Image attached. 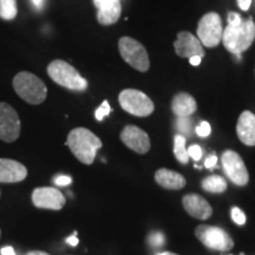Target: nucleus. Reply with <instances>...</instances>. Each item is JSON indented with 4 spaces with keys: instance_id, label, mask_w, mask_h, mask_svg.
I'll return each instance as SVG.
<instances>
[{
    "instance_id": "nucleus-1",
    "label": "nucleus",
    "mask_w": 255,
    "mask_h": 255,
    "mask_svg": "<svg viewBox=\"0 0 255 255\" xmlns=\"http://www.w3.org/2000/svg\"><path fill=\"white\" fill-rule=\"evenodd\" d=\"M255 39V24L253 19L242 20L241 15L235 12L228 14V26L223 30V45L233 55L240 56L248 50Z\"/></svg>"
},
{
    "instance_id": "nucleus-2",
    "label": "nucleus",
    "mask_w": 255,
    "mask_h": 255,
    "mask_svg": "<svg viewBox=\"0 0 255 255\" xmlns=\"http://www.w3.org/2000/svg\"><path fill=\"white\" fill-rule=\"evenodd\" d=\"M66 144L79 162L88 165L94 163L97 150L102 148L100 137L85 128H76L71 130Z\"/></svg>"
},
{
    "instance_id": "nucleus-3",
    "label": "nucleus",
    "mask_w": 255,
    "mask_h": 255,
    "mask_svg": "<svg viewBox=\"0 0 255 255\" xmlns=\"http://www.w3.org/2000/svg\"><path fill=\"white\" fill-rule=\"evenodd\" d=\"M13 89L19 97L28 104L39 105L46 100L45 83L34 73L27 71L17 73L13 78Z\"/></svg>"
},
{
    "instance_id": "nucleus-4",
    "label": "nucleus",
    "mask_w": 255,
    "mask_h": 255,
    "mask_svg": "<svg viewBox=\"0 0 255 255\" xmlns=\"http://www.w3.org/2000/svg\"><path fill=\"white\" fill-rule=\"evenodd\" d=\"M47 75L56 84L72 91L83 92L88 89V81L77 70L64 60H53L47 66Z\"/></svg>"
},
{
    "instance_id": "nucleus-5",
    "label": "nucleus",
    "mask_w": 255,
    "mask_h": 255,
    "mask_svg": "<svg viewBox=\"0 0 255 255\" xmlns=\"http://www.w3.org/2000/svg\"><path fill=\"white\" fill-rule=\"evenodd\" d=\"M119 50L124 62H127L137 71L146 72L150 68V60L145 47L133 38H121L119 40Z\"/></svg>"
},
{
    "instance_id": "nucleus-6",
    "label": "nucleus",
    "mask_w": 255,
    "mask_h": 255,
    "mask_svg": "<svg viewBox=\"0 0 255 255\" xmlns=\"http://www.w3.org/2000/svg\"><path fill=\"white\" fill-rule=\"evenodd\" d=\"M121 108L126 113L137 117L150 116L154 113L155 105L144 92L135 89H126L119 96Z\"/></svg>"
},
{
    "instance_id": "nucleus-7",
    "label": "nucleus",
    "mask_w": 255,
    "mask_h": 255,
    "mask_svg": "<svg viewBox=\"0 0 255 255\" xmlns=\"http://www.w3.org/2000/svg\"><path fill=\"white\" fill-rule=\"evenodd\" d=\"M195 235L201 244L210 250L228 252L234 247V241L225 229L215 226L200 225L195 229Z\"/></svg>"
},
{
    "instance_id": "nucleus-8",
    "label": "nucleus",
    "mask_w": 255,
    "mask_h": 255,
    "mask_svg": "<svg viewBox=\"0 0 255 255\" xmlns=\"http://www.w3.org/2000/svg\"><path fill=\"white\" fill-rule=\"evenodd\" d=\"M222 21L215 12H209L200 19L197 26V38L203 46L215 47L222 40Z\"/></svg>"
},
{
    "instance_id": "nucleus-9",
    "label": "nucleus",
    "mask_w": 255,
    "mask_h": 255,
    "mask_svg": "<svg viewBox=\"0 0 255 255\" xmlns=\"http://www.w3.org/2000/svg\"><path fill=\"white\" fill-rule=\"evenodd\" d=\"M223 171L233 183L239 187H245L250 181V174L244 159L237 151L226 150L221 156Z\"/></svg>"
},
{
    "instance_id": "nucleus-10",
    "label": "nucleus",
    "mask_w": 255,
    "mask_h": 255,
    "mask_svg": "<svg viewBox=\"0 0 255 255\" xmlns=\"http://www.w3.org/2000/svg\"><path fill=\"white\" fill-rule=\"evenodd\" d=\"M20 130L21 124L17 111L9 104L0 102V139L6 143L17 141Z\"/></svg>"
},
{
    "instance_id": "nucleus-11",
    "label": "nucleus",
    "mask_w": 255,
    "mask_h": 255,
    "mask_svg": "<svg viewBox=\"0 0 255 255\" xmlns=\"http://www.w3.org/2000/svg\"><path fill=\"white\" fill-rule=\"evenodd\" d=\"M65 202L66 199L62 191L52 187L36 188L32 193V203L39 209L60 210Z\"/></svg>"
},
{
    "instance_id": "nucleus-12",
    "label": "nucleus",
    "mask_w": 255,
    "mask_h": 255,
    "mask_svg": "<svg viewBox=\"0 0 255 255\" xmlns=\"http://www.w3.org/2000/svg\"><path fill=\"white\" fill-rule=\"evenodd\" d=\"M121 139L128 148L137 154H146L150 150V138L148 133L136 126H127L121 132Z\"/></svg>"
},
{
    "instance_id": "nucleus-13",
    "label": "nucleus",
    "mask_w": 255,
    "mask_h": 255,
    "mask_svg": "<svg viewBox=\"0 0 255 255\" xmlns=\"http://www.w3.org/2000/svg\"><path fill=\"white\" fill-rule=\"evenodd\" d=\"M175 52L181 58H191L194 56H199L203 58L206 55L203 45L201 44L199 38L193 33L187 31H182L177 34V39L174 43Z\"/></svg>"
},
{
    "instance_id": "nucleus-14",
    "label": "nucleus",
    "mask_w": 255,
    "mask_h": 255,
    "mask_svg": "<svg viewBox=\"0 0 255 255\" xmlns=\"http://www.w3.org/2000/svg\"><path fill=\"white\" fill-rule=\"evenodd\" d=\"M27 176V169L20 162L0 158V183H18Z\"/></svg>"
},
{
    "instance_id": "nucleus-15",
    "label": "nucleus",
    "mask_w": 255,
    "mask_h": 255,
    "mask_svg": "<svg viewBox=\"0 0 255 255\" xmlns=\"http://www.w3.org/2000/svg\"><path fill=\"white\" fill-rule=\"evenodd\" d=\"M94 4L98 8V23L113 25L119 21L122 14V5L120 0H94Z\"/></svg>"
},
{
    "instance_id": "nucleus-16",
    "label": "nucleus",
    "mask_w": 255,
    "mask_h": 255,
    "mask_svg": "<svg viewBox=\"0 0 255 255\" xmlns=\"http://www.w3.org/2000/svg\"><path fill=\"white\" fill-rule=\"evenodd\" d=\"M182 203L188 214L195 219L207 220L213 214V208L208 201L197 194H188L183 196Z\"/></svg>"
},
{
    "instance_id": "nucleus-17",
    "label": "nucleus",
    "mask_w": 255,
    "mask_h": 255,
    "mask_svg": "<svg viewBox=\"0 0 255 255\" xmlns=\"http://www.w3.org/2000/svg\"><path fill=\"white\" fill-rule=\"evenodd\" d=\"M239 139L248 146L255 145V115L251 111H244L237 124Z\"/></svg>"
},
{
    "instance_id": "nucleus-18",
    "label": "nucleus",
    "mask_w": 255,
    "mask_h": 255,
    "mask_svg": "<svg viewBox=\"0 0 255 255\" xmlns=\"http://www.w3.org/2000/svg\"><path fill=\"white\" fill-rule=\"evenodd\" d=\"M155 181L159 186L170 190L182 189L186 186V178L176 171L161 168L155 173Z\"/></svg>"
},
{
    "instance_id": "nucleus-19",
    "label": "nucleus",
    "mask_w": 255,
    "mask_h": 255,
    "mask_svg": "<svg viewBox=\"0 0 255 255\" xmlns=\"http://www.w3.org/2000/svg\"><path fill=\"white\" fill-rule=\"evenodd\" d=\"M197 109L195 98L187 92H180L173 98L171 110L177 117H189Z\"/></svg>"
},
{
    "instance_id": "nucleus-20",
    "label": "nucleus",
    "mask_w": 255,
    "mask_h": 255,
    "mask_svg": "<svg viewBox=\"0 0 255 255\" xmlns=\"http://www.w3.org/2000/svg\"><path fill=\"white\" fill-rule=\"evenodd\" d=\"M203 189L208 193H214V194H221L225 193L227 190V181L225 178L219 176V175H212V176L206 177L205 180L201 183Z\"/></svg>"
},
{
    "instance_id": "nucleus-21",
    "label": "nucleus",
    "mask_w": 255,
    "mask_h": 255,
    "mask_svg": "<svg viewBox=\"0 0 255 255\" xmlns=\"http://www.w3.org/2000/svg\"><path fill=\"white\" fill-rule=\"evenodd\" d=\"M186 137L183 135H175L174 137V154L176 156L180 163L187 164L189 162V155H188V150L186 149Z\"/></svg>"
},
{
    "instance_id": "nucleus-22",
    "label": "nucleus",
    "mask_w": 255,
    "mask_h": 255,
    "mask_svg": "<svg viewBox=\"0 0 255 255\" xmlns=\"http://www.w3.org/2000/svg\"><path fill=\"white\" fill-rule=\"evenodd\" d=\"M17 14V0H0V17L5 20H13Z\"/></svg>"
},
{
    "instance_id": "nucleus-23",
    "label": "nucleus",
    "mask_w": 255,
    "mask_h": 255,
    "mask_svg": "<svg viewBox=\"0 0 255 255\" xmlns=\"http://www.w3.org/2000/svg\"><path fill=\"white\" fill-rule=\"evenodd\" d=\"M176 127H177L178 131L187 133V135L188 133H190L191 122H190L189 117H177Z\"/></svg>"
},
{
    "instance_id": "nucleus-24",
    "label": "nucleus",
    "mask_w": 255,
    "mask_h": 255,
    "mask_svg": "<svg viewBox=\"0 0 255 255\" xmlns=\"http://www.w3.org/2000/svg\"><path fill=\"white\" fill-rule=\"evenodd\" d=\"M111 113V108H110V105H109V102L108 101H104L103 103H102V105L100 108H98L97 110H96V113H95V117H96V120L97 121H103V119L105 116H108V115H109Z\"/></svg>"
},
{
    "instance_id": "nucleus-25",
    "label": "nucleus",
    "mask_w": 255,
    "mask_h": 255,
    "mask_svg": "<svg viewBox=\"0 0 255 255\" xmlns=\"http://www.w3.org/2000/svg\"><path fill=\"white\" fill-rule=\"evenodd\" d=\"M232 219L233 221H234L237 225L239 226H242L246 223V215H245V213L242 212L240 208H238V207H234V208H232Z\"/></svg>"
},
{
    "instance_id": "nucleus-26",
    "label": "nucleus",
    "mask_w": 255,
    "mask_h": 255,
    "mask_svg": "<svg viewBox=\"0 0 255 255\" xmlns=\"http://www.w3.org/2000/svg\"><path fill=\"white\" fill-rule=\"evenodd\" d=\"M210 131H212V128H210V124L208 122H201L200 126L196 127V133L201 137L209 136Z\"/></svg>"
},
{
    "instance_id": "nucleus-27",
    "label": "nucleus",
    "mask_w": 255,
    "mask_h": 255,
    "mask_svg": "<svg viewBox=\"0 0 255 255\" xmlns=\"http://www.w3.org/2000/svg\"><path fill=\"white\" fill-rule=\"evenodd\" d=\"M188 155H189V157L195 159V161H199L201 156H202V149H201V146L197 144L191 145L190 148L188 149Z\"/></svg>"
},
{
    "instance_id": "nucleus-28",
    "label": "nucleus",
    "mask_w": 255,
    "mask_h": 255,
    "mask_svg": "<svg viewBox=\"0 0 255 255\" xmlns=\"http://www.w3.org/2000/svg\"><path fill=\"white\" fill-rule=\"evenodd\" d=\"M72 182L71 177L70 176H65V175H60V176H57L55 178V183L59 187H64V186H69L70 183Z\"/></svg>"
},
{
    "instance_id": "nucleus-29",
    "label": "nucleus",
    "mask_w": 255,
    "mask_h": 255,
    "mask_svg": "<svg viewBox=\"0 0 255 255\" xmlns=\"http://www.w3.org/2000/svg\"><path fill=\"white\" fill-rule=\"evenodd\" d=\"M150 242H151V245H154L155 247H159L161 245H163V242H164L163 235L159 234V233H155V234L150 238Z\"/></svg>"
},
{
    "instance_id": "nucleus-30",
    "label": "nucleus",
    "mask_w": 255,
    "mask_h": 255,
    "mask_svg": "<svg viewBox=\"0 0 255 255\" xmlns=\"http://www.w3.org/2000/svg\"><path fill=\"white\" fill-rule=\"evenodd\" d=\"M216 163H218V157L215 155H212L209 157H207L205 161V167L208 169H213L216 165Z\"/></svg>"
},
{
    "instance_id": "nucleus-31",
    "label": "nucleus",
    "mask_w": 255,
    "mask_h": 255,
    "mask_svg": "<svg viewBox=\"0 0 255 255\" xmlns=\"http://www.w3.org/2000/svg\"><path fill=\"white\" fill-rule=\"evenodd\" d=\"M238 4L241 7V9H244V11H247V9L250 8L251 4H252V0H238Z\"/></svg>"
},
{
    "instance_id": "nucleus-32",
    "label": "nucleus",
    "mask_w": 255,
    "mask_h": 255,
    "mask_svg": "<svg viewBox=\"0 0 255 255\" xmlns=\"http://www.w3.org/2000/svg\"><path fill=\"white\" fill-rule=\"evenodd\" d=\"M76 235H77V233H73V235H72V237H70L69 239H68V240H66V242H68V244L69 245H71V246L72 247H76V246H77V245H78V239H77V237H76Z\"/></svg>"
},
{
    "instance_id": "nucleus-33",
    "label": "nucleus",
    "mask_w": 255,
    "mask_h": 255,
    "mask_svg": "<svg viewBox=\"0 0 255 255\" xmlns=\"http://www.w3.org/2000/svg\"><path fill=\"white\" fill-rule=\"evenodd\" d=\"M201 60H202V58L199 56H194V57H191V58H189V62L193 66H199L201 64Z\"/></svg>"
},
{
    "instance_id": "nucleus-34",
    "label": "nucleus",
    "mask_w": 255,
    "mask_h": 255,
    "mask_svg": "<svg viewBox=\"0 0 255 255\" xmlns=\"http://www.w3.org/2000/svg\"><path fill=\"white\" fill-rule=\"evenodd\" d=\"M0 252H1V255H15L14 250L12 247H9V246L4 247Z\"/></svg>"
},
{
    "instance_id": "nucleus-35",
    "label": "nucleus",
    "mask_w": 255,
    "mask_h": 255,
    "mask_svg": "<svg viewBox=\"0 0 255 255\" xmlns=\"http://www.w3.org/2000/svg\"><path fill=\"white\" fill-rule=\"evenodd\" d=\"M31 1H32V4L34 5V7H36V8H38V9L43 8L44 0H31Z\"/></svg>"
},
{
    "instance_id": "nucleus-36",
    "label": "nucleus",
    "mask_w": 255,
    "mask_h": 255,
    "mask_svg": "<svg viewBox=\"0 0 255 255\" xmlns=\"http://www.w3.org/2000/svg\"><path fill=\"white\" fill-rule=\"evenodd\" d=\"M26 255H50V254L46 253V252H41V251H31L28 252Z\"/></svg>"
},
{
    "instance_id": "nucleus-37",
    "label": "nucleus",
    "mask_w": 255,
    "mask_h": 255,
    "mask_svg": "<svg viewBox=\"0 0 255 255\" xmlns=\"http://www.w3.org/2000/svg\"><path fill=\"white\" fill-rule=\"evenodd\" d=\"M158 255H168V252H164V253H161V254H158Z\"/></svg>"
},
{
    "instance_id": "nucleus-38",
    "label": "nucleus",
    "mask_w": 255,
    "mask_h": 255,
    "mask_svg": "<svg viewBox=\"0 0 255 255\" xmlns=\"http://www.w3.org/2000/svg\"><path fill=\"white\" fill-rule=\"evenodd\" d=\"M168 255H177V254H174V253H170V252H168Z\"/></svg>"
},
{
    "instance_id": "nucleus-39",
    "label": "nucleus",
    "mask_w": 255,
    "mask_h": 255,
    "mask_svg": "<svg viewBox=\"0 0 255 255\" xmlns=\"http://www.w3.org/2000/svg\"><path fill=\"white\" fill-rule=\"evenodd\" d=\"M0 235H1V231H0Z\"/></svg>"
},
{
    "instance_id": "nucleus-40",
    "label": "nucleus",
    "mask_w": 255,
    "mask_h": 255,
    "mask_svg": "<svg viewBox=\"0 0 255 255\" xmlns=\"http://www.w3.org/2000/svg\"><path fill=\"white\" fill-rule=\"evenodd\" d=\"M0 195H1V191H0Z\"/></svg>"
}]
</instances>
